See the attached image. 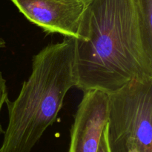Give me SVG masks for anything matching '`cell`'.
I'll return each instance as SVG.
<instances>
[{"label": "cell", "instance_id": "6da1fadb", "mask_svg": "<svg viewBox=\"0 0 152 152\" xmlns=\"http://www.w3.org/2000/svg\"><path fill=\"white\" fill-rule=\"evenodd\" d=\"M75 41L77 86L109 94L133 80H152L135 0H89Z\"/></svg>", "mask_w": 152, "mask_h": 152}, {"label": "cell", "instance_id": "7a4b0ae2", "mask_svg": "<svg viewBox=\"0 0 152 152\" xmlns=\"http://www.w3.org/2000/svg\"><path fill=\"white\" fill-rule=\"evenodd\" d=\"M76 86L74 40L65 38L36 54L18 96L5 102L8 122L0 152H31L56 122L65 95Z\"/></svg>", "mask_w": 152, "mask_h": 152}, {"label": "cell", "instance_id": "3957f363", "mask_svg": "<svg viewBox=\"0 0 152 152\" xmlns=\"http://www.w3.org/2000/svg\"><path fill=\"white\" fill-rule=\"evenodd\" d=\"M108 95L111 152H152V80H133Z\"/></svg>", "mask_w": 152, "mask_h": 152}, {"label": "cell", "instance_id": "277c9868", "mask_svg": "<svg viewBox=\"0 0 152 152\" xmlns=\"http://www.w3.org/2000/svg\"><path fill=\"white\" fill-rule=\"evenodd\" d=\"M29 22L47 34L77 40L86 2L83 0H10Z\"/></svg>", "mask_w": 152, "mask_h": 152}, {"label": "cell", "instance_id": "5b68a950", "mask_svg": "<svg viewBox=\"0 0 152 152\" xmlns=\"http://www.w3.org/2000/svg\"><path fill=\"white\" fill-rule=\"evenodd\" d=\"M108 117V93L96 89L84 92L71 128L68 152H97Z\"/></svg>", "mask_w": 152, "mask_h": 152}, {"label": "cell", "instance_id": "8992f818", "mask_svg": "<svg viewBox=\"0 0 152 152\" xmlns=\"http://www.w3.org/2000/svg\"><path fill=\"white\" fill-rule=\"evenodd\" d=\"M147 53L152 58V0H135Z\"/></svg>", "mask_w": 152, "mask_h": 152}, {"label": "cell", "instance_id": "52a82bcc", "mask_svg": "<svg viewBox=\"0 0 152 152\" xmlns=\"http://www.w3.org/2000/svg\"><path fill=\"white\" fill-rule=\"evenodd\" d=\"M7 89L6 85V80L4 78L1 72H0V113L4 104H5L7 99ZM4 131L3 130L2 126L0 122V137L1 134H4Z\"/></svg>", "mask_w": 152, "mask_h": 152}, {"label": "cell", "instance_id": "ba28073f", "mask_svg": "<svg viewBox=\"0 0 152 152\" xmlns=\"http://www.w3.org/2000/svg\"><path fill=\"white\" fill-rule=\"evenodd\" d=\"M97 152H111L109 146H108V137H107V125L105 128V131L103 132V134H102L100 144H99Z\"/></svg>", "mask_w": 152, "mask_h": 152}, {"label": "cell", "instance_id": "9c48e42d", "mask_svg": "<svg viewBox=\"0 0 152 152\" xmlns=\"http://www.w3.org/2000/svg\"><path fill=\"white\" fill-rule=\"evenodd\" d=\"M5 47V42L3 39L0 38V49Z\"/></svg>", "mask_w": 152, "mask_h": 152}, {"label": "cell", "instance_id": "30bf717a", "mask_svg": "<svg viewBox=\"0 0 152 152\" xmlns=\"http://www.w3.org/2000/svg\"><path fill=\"white\" fill-rule=\"evenodd\" d=\"M83 1H86V2H87V1H88L89 0H83Z\"/></svg>", "mask_w": 152, "mask_h": 152}, {"label": "cell", "instance_id": "8fae6325", "mask_svg": "<svg viewBox=\"0 0 152 152\" xmlns=\"http://www.w3.org/2000/svg\"><path fill=\"white\" fill-rule=\"evenodd\" d=\"M134 152H137V151H134Z\"/></svg>", "mask_w": 152, "mask_h": 152}]
</instances>
